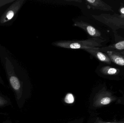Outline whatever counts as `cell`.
<instances>
[{
    "label": "cell",
    "mask_w": 124,
    "mask_h": 123,
    "mask_svg": "<svg viewBox=\"0 0 124 123\" xmlns=\"http://www.w3.org/2000/svg\"><path fill=\"white\" fill-rule=\"evenodd\" d=\"M116 97L110 91L103 89L99 91L95 96L93 105L95 107H100L108 105L116 100Z\"/></svg>",
    "instance_id": "obj_5"
},
{
    "label": "cell",
    "mask_w": 124,
    "mask_h": 123,
    "mask_svg": "<svg viewBox=\"0 0 124 123\" xmlns=\"http://www.w3.org/2000/svg\"><path fill=\"white\" fill-rule=\"evenodd\" d=\"M0 60L8 81L14 93L17 103L19 105L23 97L24 83L19 74L16 59L5 47L0 45Z\"/></svg>",
    "instance_id": "obj_1"
},
{
    "label": "cell",
    "mask_w": 124,
    "mask_h": 123,
    "mask_svg": "<svg viewBox=\"0 0 124 123\" xmlns=\"http://www.w3.org/2000/svg\"><path fill=\"white\" fill-rule=\"evenodd\" d=\"M11 123L10 121H7V122H6L5 123Z\"/></svg>",
    "instance_id": "obj_19"
},
{
    "label": "cell",
    "mask_w": 124,
    "mask_h": 123,
    "mask_svg": "<svg viewBox=\"0 0 124 123\" xmlns=\"http://www.w3.org/2000/svg\"><path fill=\"white\" fill-rule=\"evenodd\" d=\"M84 50L101 62L109 64H111L112 62L108 56L101 51L99 48H86Z\"/></svg>",
    "instance_id": "obj_8"
},
{
    "label": "cell",
    "mask_w": 124,
    "mask_h": 123,
    "mask_svg": "<svg viewBox=\"0 0 124 123\" xmlns=\"http://www.w3.org/2000/svg\"><path fill=\"white\" fill-rule=\"evenodd\" d=\"M105 40L101 38H92L82 40H61L52 43L53 45L63 48L70 49H82L99 48L102 46Z\"/></svg>",
    "instance_id": "obj_2"
},
{
    "label": "cell",
    "mask_w": 124,
    "mask_h": 123,
    "mask_svg": "<svg viewBox=\"0 0 124 123\" xmlns=\"http://www.w3.org/2000/svg\"><path fill=\"white\" fill-rule=\"evenodd\" d=\"M25 1V0H15L11 3L0 18V26L11 25Z\"/></svg>",
    "instance_id": "obj_3"
},
{
    "label": "cell",
    "mask_w": 124,
    "mask_h": 123,
    "mask_svg": "<svg viewBox=\"0 0 124 123\" xmlns=\"http://www.w3.org/2000/svg\"><path fill=\"white\" fill-rule=\"evenodd\" d=\"M15 0H0V18L9 6Z\"/></svg>",
    "instance_id": "obj_12"
},
{
    "label": "cell",
    "mask_w": 124,
    "mask_h": 123,
    "mask_svg": "<svg viewBox=\"0 0 124 123\" xmlns=\"http://www.w3.org/2000/svg\"><path fill=\"white\" fill-rule=\"evenodd\" d=\"M11 104L8 98L0 95V107L8 105Z\"/></svg>",
    "instance_id": "obj_13"
},
{
    "label": "cell",
    "mask_w": 124,
    "mask_h": 123,
    "mask_svg": "<svg viewBox=\"0 0 124 123\" xmlns=\"http://www.w3.org/2000/svg\"><path fill=\"white\" fill-rule=\"evenodd\" d=\"M119 17L121 19H124V6H122L120 8L119 10Z\"/></svg>",
    "instance_id": "obj_15"
},
{
    "label": "cell",
    "mask_w": 124,
    "mask_h": 123,
    "mask_svg": "<svg viewBox=\"0 0 124 123\" xmlns=\"http://www.w3.org/2000/svg\"><path fill=\"white\" fill-rule=\"evenodd\" d=\"M99 50L101 52H106L108 51L119 52V51H124V40L118 42L115 44L110 45L102 48H99Z\"/></svg>",
    "instance_id": "obj_10"
},
{
    "label": "cell",
    "mask_w": 124,
    "mask_h": 123,
    "mask_svg": "<svg viewBox=\"0 0 124 123\" xmlns=\"http://www.w3.org/2000/svg\"><path fill=\"white\" fill-rule=\"evenodd\" d=\"M92 16L95 19L107 25L113 30L124 29V19L120 18L119 14H101L98 15H92Z\"/></svg>",
    "instance_id": "obj_4"
},
{
    "label": "cell",
    "mask_w": 124,
    "mask_h": 123,
    "mask_svg": "<svg viewBox=\"0 0 124 123\" xmlns=\"http://www.w3.org/2000/svg\"><path fill=\"white\" fill-rule=\"evenodd\" d=\"M100 71L101 73L108 76H114L118 74L120 72V69L110 66H106L101 68Z\"/></svg>",
    "instance_id": "obj_11"
},
{
    "label": "cell",
    "mask_w": 124,
    "mask_h": 123,
    "mask_svg": "<svg viewBox=\"0 0 124 123\" xmlns=\"http://www.w3.org/2000/svg\"><path fill=\"white\" fill-rule=\"evenodd\" d=\"M74 25L82 29L93 38H101V32L87 22L82 21H77L74 22Z\"/></svg>",
    "instance_id": "obj_6"
},
{
    "label": "cell",
    "mask_w": 124,
    "mask_h": 123,
    "mask_svg": "<svg viewBox=\"0 0 124 123\" xmlns=\"http://www.w3.org/2000/svg\"><path fill=\"white\" fill-rule=\"evenodd\" d=\"M85 1L89 8L105 11H113L112 7L103 1L101 0H86Z\"/></svg>",
    "instance_id": "obj_7"
},
{
    "label": "cell",
    "mask_w": 124,
    "mask_h": 123,
    "mask_svg": "<svg viewBox=\"0 0 124 123\" xmlns=\"http://www.w3.org/2000/svg\"><path fill=\"white\" fill-rule=\"evenodd\" d=\"M121 54H122L124 56V51H121V52H119Z\"/></svg>",
    "instance_id": "obj_18"
},
{
    "label": "cell",
    "mask_w": 124,
    "mask_h": 123,
    "mask_svg": "<svg viewBox=\"0 0 124 123\" xmlns=\"http://www.w3.org/2000/svg\"><path fill=\"white\" fill-rule=\"evenodd\" d=\"M106 53L111 62L118 65L124 66V56L119 52L108 51Z\"/></svg>",
    "instance_id": "obj_9"
},
{
    "label": "cell",
    "mask_w": 124,
    "mask_h": 123,
    "mask_svg": "<svg viewBox=\"0 0 124 123\" xmlns=\"http://www.w3.org/2000/svg\"><path fill=\"white\" fill-rule=\"evenodd\" d=\"M74 97L71 94L69 93L66 95L65 98V102L68 104H71L74 102Z\"/></svg>",
    "instance_id": "obj_14"
},
{
    "label": "cell",
    "mask_w": 124,
    "mask_h": 123,
    "mask_svg": "<svg viewBox=\"0 0 124 123\" xmlns=\"http://www.w3.org/2000/svg\"><path fill=\"white\" fill-rule=\"evenodd\" d=\"M0 84H4L3 81L2 80L0 76Z\"/></svg>",
    "instance_id": "obj_17"
},
{
    "label": "cell",
    "mask_w": 124,
    "mask_h": 123,
    "mask_svg": "<svg viewBox=\"0 0 124 123\" xmlns=\"http://www.w3.org/2000/svg\"><path fill=\"white\" fill-rule=\"evenodd\" d=\"M94 123H122V122H105L100 120H97Z\"/></svg>",
    "instance_id": "obj_16"
}]
</instances>
